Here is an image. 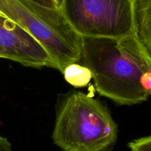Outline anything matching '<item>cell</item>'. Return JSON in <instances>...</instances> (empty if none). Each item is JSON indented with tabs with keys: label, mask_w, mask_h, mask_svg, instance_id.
Listing matches in <instances>:
<instances>
[{
	"label": "cell",
	"mask_w": 151,
	"mask_h": 151,
	"mask_svg": "<svg viewBox=\"0 0 151 151\" xmlns=\"http://www.w3.org/2000/svg\"><path fill=\"white\" fill-rule=\"evenodd\" d=\"M62 73L65 81L75 88L86 87L92 79L91 71L85 66L78 63L68 65Z\"/></svg>",
	"instance_id": "obj_7"
},
{
	"label": "cell",
	"mask_w": 151,
	"mask_h": 151,
	"mask_svg": "<svg viewBox=\"0 0 151 151\" xmlns=\"http://www.w3.org/2000/svg\"><path fill=\"white\" fill-rule=\"evenodd\" d=\"M0 16H4V15L3 14V13H1V11H0ZM5 17H6V16H5Z\"/></svg>",
	"instance_id": "obj_11"
},
{
	"label": "cell",
	"mask_w": 151,
	"mask_h": 151,
	"mask_svg": "<svg viewBox=\"0 0 151 151\" xmlns=\"http://www.w3.org/2000/svg\"><path fill=\"white\" fill-rule=\"evenodd\" d=\"M0 11L36 38L63 72L80 61L81 37L66 22L60 9H51L31 0H0Z\"/></svg>",
	"instance_id": "obj_3"
},
{
	"label": "cell",
	"mask_w": 151,
	"mask_h": 151,
	"mask_svg": "<svg viewBox=\"0 0 151 151\" xmlns=\"http://www.w3.org/2000/svg\"><path fill=\"white\" fill-rule=\"evenodd\" d=\"M41 6L51 9H60V0H31Z\"/></svg>",
	"instance_id": "obj_9"
},
{
	"label": "cell",
	"mask_w": 151,
	"mask_h": 151,
	"mask_svg": "<svg viewBox=\"0 0 151 151\" xmlns=\"http://www.w3.org/2000/svg\"><path fill=\"white\" fill-rule=\"evenodd\" d=\"M150 96H151V90H150Z\"/></svg>",
	"instance_id": "obj_12"
},
{
	"label": "cell",
	"mask_w": 151,
	"mask_h": 151,
	"mask_svg": "<svg viewBox=\"0 0 151 151\" xmlns=\"http://www.w3.org/2000/svg\"><path fill=\"white\" fill-rule=\"evenodd\" d=\"M0 151H13L12 145L6 137L0 135Z\"/></svg>",
	"instance_id": "obj_10"
},
{
	"label": "cell",
	"mask_w": 151,
	"mask_h": 151,
	"mask_svg": "<svg viewBox=\"0 0 151 151\" xmlns=\"http://www.w3.org/2000/svg\"><path fill=\"white\" fill-rule=\"evenodd\" d=\"M0 58L33 68L55 66L42 44L22 27L5 16H0Z\"/></svg>",
	"instance_id": "obj_5"
},
{
	"label": "cell",
	"mask_w": 151,
	"mask_h": 151,
	"mask_svg": "<svg viewBox=\"0 0 151 151\" xmlns=\"http://www.w3.org/2000/svg\"></svg>",
	"instance_id": "obj_13"
},
{
	"label": "cell",
	"mask_w": 151,
	"mask_h": 151,
	"mask_svg": "<svg viewBox=\"0 0 151 151\" xmlns=\"http://www.w3.org/2000/svg\"><path fill=\"white\" fill-rule=\"evenodd\" d=\"M80 61L99 94L117 104H139L150 96L151 55L137 32L122 39L81 37Z\"/></svg>",
	"instance_id": "obj_1"
},
{
	"label": "cell",
	"mask_w": 151,
	"mask_h": 151,
	"mask_svg": "<svg viewBox=\"0 0 151 151\" xmlns=\"http://www.w3.org/2000/svg\"><path fill=\"white\" fill-rule=\"evenodd\" d=\"M117 134V125L107 108L78 91L65 99L59 109L52 139L64 151H109Z\"/></svg>",
	"instance_id": "obj_2"
},
{
	"label": "cell",
	"mask_w": 151,
	"mask_h": 151,
	"mask_svg": "<svg viewBox=\"0 0 151 151\" xmlns=\"http://www.w3.org/2000/svg\"><path fill=\"white\" fill-rule=\"evenodd\" d=\"M136 22L139 38L151 55V0H137Z\"/></svg>",
	"instance_id": "obj_6"
},
{
	"label": "cell",
	"mask_w": 151,
	"mask_h": 151,
	"mask_svg": "<svg viewBox=\"0 0 151 151\" xmlns=\"http://www.w3.org/2000/svg\"><path fill=\"white\" fill-rule=\"evenodd\" d=\"M60 9L81 37L122 39L137 32V0H60Z\"/></svg>",
	"instance_id": "obj_4"
},
{
	"label": "cell",
	"mask_w": 151,
	"mask_h": 151,
	"mask_svg": "<svg viewBox=\"0 0 151 151\" xmlns=\"http://www.w3.org/2000/svg\"><path fill=\"white\" fill-rule=\"evenodd\" d=\"M128 146L131 151H151V135L134 140Z\"/></svg>",
	"instance_id": "obj_8"
}]
</instances>
